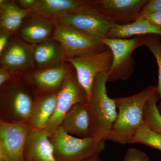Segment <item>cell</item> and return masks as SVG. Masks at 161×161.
I'll use <instances>...</instances> for the list:
<instances>
[{"mask_svg": "<svg viewBox=\"0 0 161 161\" xmlns=\"http://www.w3.org/2000/svg\"><path fill=\"white\" fill-rule=\"evenodd\" d=\"M142 36L130 39H102L112 53V65L108 75V81L129 79L133 72L134 59L132 54L134 50L142 46Z\"/></svg>", "mask_w": 161, "mask_h": 161, "instance_id": "5", "label": "cell"}, {"mask_svg": "<svg viewBox=\"0 0 161 161\" xmlns=\"http://www.w3.org/2000/svg\"><path fill=\"white\" fill-rule=\"evenodd\" d=\"M139 18L147 20L153 26L161 28V11L144 15L138 18Z\"/></svg>", "mask_w": 161, "mask_h": 161, "instance_id": "27", "label": "cell"}, {"mask_svg": "<svg viewBox=\"0 0 161 161\" xmlns=\"http://www.w3.org/2000/svg\"><path fill=\"white\" fill-rule=\"evenodd\" d=\"M86 103L74 105L64 116L60 126L69 134L80 138L92 136Z\"/></svg>", "mask_w": 161, "mask_h": 161, "instance_id": "14", "label": "cell"}, {"mask_svg": "<svg viewBox=\"0 0 161 161\" xmlns=\"http://www.w3.org/2000/svg\"><path fill=\"white\" fill-rule=\"evenodd\" d=\"M0 161H10L0 146Z\"/></svg>", "mask_w": 161, "mask_h": 161, "instance_id": "31", "label": "cell"}, {"mask_svg": "<svg viewBox=\"0 0 161 161\" xmlns=\"http://www.w3.org/2000/svg\"><path fill=\"white\" fill-rule=\"evenodd\" d=\"M74 68L79 83L86 94L88 100L91 97L94 79L99 74L108 73L112 61V52L105 51L65 60Z\"/></svg>", "mask_w": 161, "mask_h": 161, "instance_id": "7", "label": "cell"}, {"mask_svg": "<svg viewBox=\"0 0 161 161\" xmlns=\"http://www.w3.org/2000/svg\"><path fill=\"white\" fill-rule=\"evenodd\" d=\"M53 23L44 18H32L20 29V36L31 44L40 43L49 39L53 32Z\"/></svg>", "mask_w": 161, "mask_h": 161, "instance_id": "18", "label": "cell"}, {"mask_svg": "<svg viewBox=\"0 0 161 161\" xmlns=\"http://www.w3.org/2000/svg\"><path fill=\"white\" fill-rule=\"evenodd\" d=\"M148 35L161 36V28L153 26L147 20L138 18L132 23L124 24L111 23L107 38L127 39Z\"/></svg>", "mask_w": 161, "mask_h": 161, "instance_id": "17", "label": "cell"}, {"mask_svg": "<svg viewBox=\"0 0 161 161\" xmlns=\"http://www.w3.org/2000/svg\"><path fill=\"white\" fill-rule=\"evenodd\" d=\"M136 143L144 144L161 151V134L145 125L136 133L130 143Z\"/></svg>", "mask_w": 161, "mask_h": 161, "instance_id": "24", "label": "cell"}, {"mask_svg": "<svg viewBox=\"0 0 161 161\" xmlns=\"http://www.w3.org/2000/svg\"><path fill=\"white\" fill-rule=\"evenodd\" d=\"M157 92L156 86H150L135 95L114 98L117 118L106 140L121 144L130 141L144 125L143 112L146 102Z\"/></svg>", "mask_w": 161, "mask_h": 161, "instance_id": "1", "label": "cell"}, {"mask_svg": "<svg viewBox=\"0 0 161 161\" xmlns=\"http://www.w3.org/2000/svg\"><path fill=\"white\" fill-rule=\"evenodd\" d=\"M34 44H28L18 38L9 40L0 58V67L12 74L25 71L35 66Z\"/></svg>", "mask_w": 161, "mask_h": 161, "instance_id": "11", "label": "cell"}, {"mask_svg": "<svg viewBox=\"0 0 161 161\" xmlns=\"http://www.w3.org/2000/svg\"><path fill=\"white\" fill-rule=\"evenodd\" d=\"M108 73L95 77L91 97L86 103L91 119L92 136L106 140L117 118V111L114 98L107 94Z\"/></svg>", "mask_w": 161, "mask_h": 161, "instance_id": "2", "label": "cell"}, {"mask_svg": "<svg viewBox=\"0 0 161 161\" xmlns=\"http://www.w3.org/2000/svg\"><path fill=\"white\" fill-rule=\"evenodd\" d=\"M57 93H53L43 97L34 105L29 121L32 128L43 130L56 109Z\"/></svg>", "mask_w": 161, "mask_h": 161, "instance_id": "19", "label": "cell"}, {"mask_svg": "<svg viewBox=\"0 0 161 161\" xmlns=\"http://www.w3.org/2000/svg\"><path fill=\"white\" fill-rule=\"evenodd\" d=\"M54 23L55 27L53 39L62 47L65 60L95 54L108 48L101 39L84 34L64 24Z\"/></svg>", "mask_w": 161, "mask_h": 161, "instance_id": "4", "label": "cell"}, {"mask_svg": "<svg viewBox=\"0 0 161 161\" xmlns=\"http://www.w3.org/2000/svg\"><path fill=\"white\" fill-rule=\"evenodd\" d=\"M49 139L57 161H82L99 155L105 149V140L94 136L78 138L61 126Z\"/></svg>", "mask_w": 161, "mask_h": 161, "instance_id": "3", "label": "cell"}, {"mask_svg": "<svg viewBox=\"0 0 161 161\" xmlns=\"http://www.w3.org/2000/svg\"><path fill=\"white\" fill-rule=\"evenodd\" d=\"M161 36L148 35L142 36V46L147 47L155 58L158 68V80L157 89L159 97V103L157 104L159 112L161 114Z\"/></svg>", "mask_w": 161, "mask_h": 161, "instance_id": "23", "label": "cell"}, {"mask_svg": "<svg viewBox=\"0 0 161 161\" xmlns=\"http://www.w3.org/2000/svg\"><path fill=\"white\" fill-rule=\"evenodd\" d=\"M54 23L70 26L84 34L102 39L109 31L111 23L95 13L91 11L74 13L52 19Z\"/></svg>", "mask_w": 161, "mask_h": 161, "instance_id": "10", "label": "cell"}, {"mask_svg": "<svg viewBox=\"0 0 161 161\" xmlns=\"http://www.w3.org/2000/svg\"><path fill=\"white\" fill-rule=\"evenodd\" d=\"M13 74L0 67V87L9 80Z\"/></svg>", "mask_w": 161, "mask_h": 161, "instance_id": "30", "label": "cell"}, {"mask_svg": "<svg viewBox=\"0 0 161 161\" xmlns=\"http://www.w3.org/2000/svg\"><path fill=\"white\" fill-rule=\"evenodd\" d=\"M82 161H103L99 158V155L94 156L87 158Z\"/></svg>", "mask_w": 161, "mask_h": 161, "instance_id": "32", "label": "cell"}, {"mask_svg": "<svg viewBox=\"0 0 161 161\" xmlns=\"http://www.w3.org/2000/svg\"><path fill=\"white\" fill-rule=\"evenodd\" d=\"M25 161H57L49 137L43 130L32 129L24 151Z\"/></svg>", "mask_w": 161, "mask_h": 161, "instance_id": "13", "label": "cell"}, {"mask_svg": "<svg viewBox=\"0 0 161 161\" xmlns=\"http://www.w3.org/2000/svg\"><path fill=\"white\" fill-rule=\"evenodd\" d=\"M147 0L90 1L95 13L110 23L118 24L132 23L137 19Z\"/></svg>", "mask_w": 161, "mask_h": 161, "instance_id": "8", "label": "cell"}, {"mask_svg": "<svg viewBox=\"0 0 161 161\" xmlns=\"http://www.w3.org/2000/svg\"><path fill=\"white\" fill-rule=\"evenodd\" d=\"M124 161H151L149 156L145 152L135 148H130L127 150Z\"/></svg>", "mask_w": 161, "mask_h": 161, "instance_id": "25", "label": "cell"}, {"mask_svg": "<svg viewBox=\"0 0 161 161\" xmlns=\"http://www.w3.org/2000/svg\"><path fill=\"white\" fill-rule=\"evenodd\" d=\"M159 100L157 92L147 100L144 107L143 120L145 125L161 134V114L157 108Z\"/></svg>", "mask_w": 161, "mask_h": 161, "instance_id": "22", "label": "cell"}, {"mask_svg": "<svg viewBox=\"0 0 161 161\" xmlns=\"http://www.w3.org/2000/svg\"><path fill=\"white\" fill-rule=\"evenodd\" d=\"M161 11V0H147L138 17L144 15Z\"/></svg>", "mask_w": 161, "mask_h": 161, "instance_id": "26", "label": "cell"}, {"mask_svg": "<svg viewBox=\"0 0 161 161\" xmlns=\"http://www.w3.org/2000/svg\"><path fill=\"white\" fill-rule=\"evenodd\" d=\"M85 92L78 81L76 73L70 72L57 93L56 111L43 129L50 137L60 126L66 113L74 105L87 102Z\"/></svg>", "mask_w": 161, "mask_h": 161, "instance_id": "6", "label": "cell"}, {"mask_svg": "<svg viewBox=\"0 0 161 161\" xmlns=\"http://www.w3.org/2000/svg\"><path fill=\"white\" fill-rule=\"evenodd\" d=\"M33 56L35 66L41 69L58 66L66 59L60 43L50 38L34 44Z\"/></svg>", "mask_w": 161, "mask_h": 161, "instance_id": "15", "label": "cell"}, {"mask_svg": "<svg viewBox=\"0 0 161 161\" xmlns=\"http://www.w3.org/2000/svg\"><path fill=\"white\" fill-rule=\"evenodd\" d=\"M10 99L13 108L18 117L23 121L29 120L34 103L28 93L18 88L12 91Z\"/></svg>", "mask_w": 161, "mask_h": 161, "instance_id": "21", "label": "cell"}, {"mask_svg": "<svg viewBox=\"0 0 161 161\" xmlns=\"http://www.w3.org/2000/svg\"><path fill=\"white\" fill-rule=\"evenodd\" d=\"M11 34L0 31V58L3 55L11 37Z\"/></svg>", "mask_w": 161, "mask_h": 161, "instance_id": "28", "label": "cell"}, {"mask_svg": "<svg viewBox=\"0 0 161 161\" xmlns=\"http://www.w3.org/2000/svg\"><path fill=\"white\" fill-rule=\"evenodd\" d=\"M18 2L20 8L30 13L36 6L37 0H19Z\"/></svg>", "mask_w": 161, "mask_h": 161, "instance_id": "29", "label": "cell"}, {"mask_svg": "<svg viewBox=\"0 0 161 161\" xmlns=\"http://www.w3.org/2000/svg\"><path fill=\"white\" fill-rule=\"evenodd\" d=\"M65 64L41 69L28 75V80L38 88L44 91H53L60 88L67 75L71 71Z\"/></svg>", "mask_w": 161, "mask_h": 161, "instance_id": "16", "label": "cell"}, {"mask_svg": "<svg viewBox=\"0 0 161 161\" xmlns=\"http://www.w3.org/2000/svg\"><path fill=\"white\" fill-rule=\"evenodd\" d=\"M31 129L26 121L0 120V146L10 161H25L24 151Z\"/></svg>", "mask_w": 161, "mask_h": 161, "instance_id": "9", "label": "cell"}, {"mask_svg": "<svg viewBox=\"0 0 161 161\" xmlns=\"http://www.w3.org/2000/svg\"><path fill=\"white\" fill-rule=\"evenodd\" d=\"M29 13L14 2L5 0L0 7V31L10 34L16 31L21 27Z\"/></svg>", "mask_w": 161, "mask_h": 161, "instance_id": "20", "label": "cell"}, {"mask_svg": "<svg viewBox=\"0 0 161 161\" xmlns=\"http://www.w3.org/2000/svg\"><path fill=\"white\" fill-rule=\"evenodd\" d=\"M90 1L81 0H37L31 11L52 19L74 13L93 11Z\"/></svg>", "mask_w": 161, "mask_h": 161, "instance_id": "12", "label": "cell"}]
</instances>
